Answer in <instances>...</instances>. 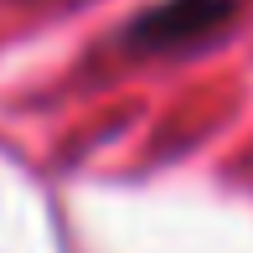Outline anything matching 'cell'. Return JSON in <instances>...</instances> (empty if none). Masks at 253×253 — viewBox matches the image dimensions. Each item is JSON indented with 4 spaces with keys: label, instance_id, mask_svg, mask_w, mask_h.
<instances>
[{
    "label": "cell",
    "instance_id": "cell-1",
    "mask_svg": "<svg viewBox=\"0 0 253 253\" xmlns=\"http://www.w3.org/2000/svg\"><path fill=\"white\" fill-rule=\"evenodd\" d=\"M248 10V0H155L134 21H124L119 47L129 57H181L227 31Z\"/></svg>",
    "mask_w": 253,
    "mask_h": 253
}]
</instances>
